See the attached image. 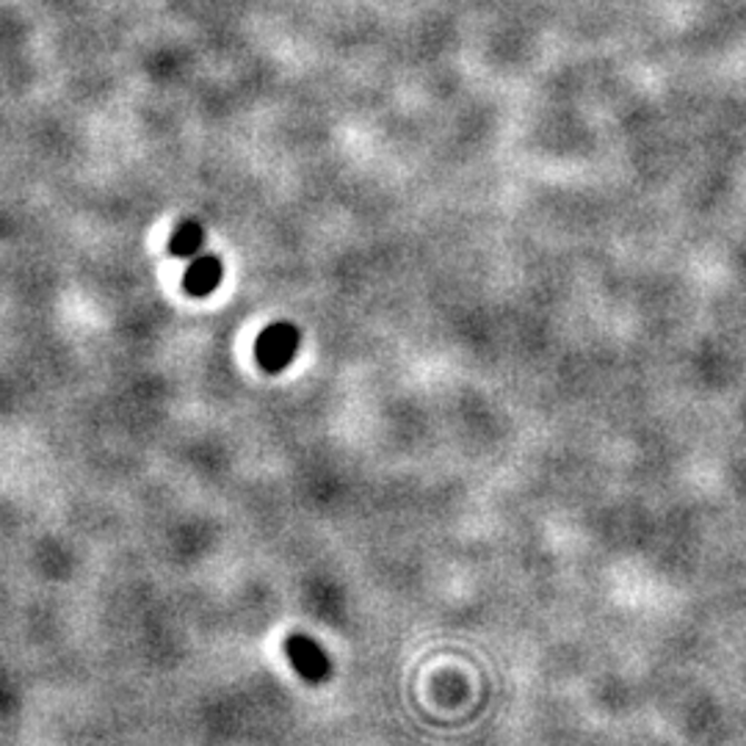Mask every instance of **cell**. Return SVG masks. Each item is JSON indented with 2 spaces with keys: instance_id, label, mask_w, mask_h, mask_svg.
Here are the masks:
<instances>
[{
  "instance_id": "cell-2",
  "label": "cell",
  "mask_w": 746,
  "mask_h": 746,
  "mask_svg": "<svg viewBox=\"0 0 746 746\" xmlns=\"http://www.w3.org/2000/svg\"><path fill=\"white\" fill-rule=\"evenodd\" d=\"M285 652H288L291 664H294V669L304 680L321 683L330 677V661H326L324 650L315 641H310L307 636H291L285 641Z\"/></svg>"
},
{
  "instance_id": "cell-1",
  "label": "cell",
  "mask_w": 746,
  "mask_h": 746,
  "mask_svg": "<svg viewBox=\"0 0 746 746\" xmlns=\"http://www.w3.org/2000/svg\"><path fill=\"white\" fill-rule=\"evenodd\" d=\"M298 330L291 324H272L255 343V360L266 373H279L294 363L298 352Z\"/></svg>"
},
{
  "instance_id": "cell-3",
  "label": "cell",
  "mask_w": 746,
  "mask_h": 746,
  "mask_svg": "<svg viewBox=\"0 0 746 746\" xmlns=\"http://www.w3.org/2000/svg\"><path fill=\"white\" fill-rule=\"evenodd\" d=\"M222 261L219 257H197V261L188 266L186 277H183V288H186L188 296L194 298H203V296H210L216 288H219L222 283Z\"/></svg>"
},
{
  "instance_id": "cell-4",
  "label": "cell",
  "mask_w": 746,
  "mask_h": 746,
  "mask_svg": "<svg viewBox=\"0 0 746 746\" xmlns=\"http://www.w3.org/2000/svg\"><path fill=\"white\" fill-rule=\"evenodd\" d=\"M205 229L199 222H183L169 241V252L175 257H192L203 249Z\"/></svg>"
}]
</instances>
